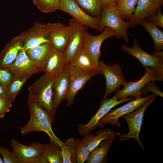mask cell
Returning a JSON list of instances; mask_svg holds the SVG:
<instances>
[{"instance_id":"ffe728a7","label":"cell","mask_w":163,"mask_h":163,"mask_svg":"<svg viewBox=\"0 0 163 163\" xmlns=\"http://www.w3.org/2000/svg\"><path fill=\"white\" fill-rule=\"evenodd\" d=\"M53 47L51 42L42 43L25 50L31 62L42 70Z\"/></svg>"},{"instance_id":"484cf974","label":"cell","mask_w":163,"mask_h":163,"mask_svg":"<svg viewBox=\"0 0 163 163\" xmlns=\"http://www.w3.org/2000/svg\"><path fill=\"white\" fill-rule=\"evenodd\" d=\"M80 140L72 137L66 140L61 148L63 163H75L77 145Z\"/></svg>"},{"instance_id":"ab89813d","label":"cell","mask_w":163,"mask_h":163,"mask_svg":"<svg viewBox=\"0 0 163 163\" xmlns=\"http://www.w3.org/2000/svg\"><path fill=\"white\" fill-rule=\"evenodd\" d=\"M103 3L104 6L107 5L116 3L117 0H100Z\"/></svg>"},{"instance_id":"44dd1931","label":"cell","mask_w":163,"mask_h":163,"mask_svg":"<svg viewBox=\"0 0 163 163\" xmlns=\"http://www.w3.org/2000/svg\"><path fill=\"white\" fill-rule=\"evenodd\" d=\"M22 47V41L18 36L11 39L0 54V68H8Z\"/></svg>"},{"instance_id":"9a60e30c","label":"cell","mask_w":163,"mask_h":163,"mask_svg":"<svg viewBox=\"0 0 163 163\" xmlns=\"http://www.w3.org/2000/svg\"><path fill=\"white\" fill-rule=\"evenodd\" d=\"M121 48L123 51L136 58L143 66L156 68L163 64V51L149 54L139 45L136 38L134 39L133 46L132 47L124 45L122 46Z\"/></svg>"},{"instance_id":"ac0fdd59","label":"cell","mask_w":163,"mask_h":163,"mask_svg":"<svg viewBox=\"0 0 163 163\" xmlns=\"http://www.w3.org/2000/svg\"><path fill=\"white\" fill-rule=\"evenodd\" d=\"M70 87V77L67 68L57 75L53 85V102L55 114L60 104L66 99Z\"/></svg>"},{"instance_id":"8d00e7d4","label":"cell","mask_w":163,"mask_h":163,"mask_svg":"<svg viewBox=\"0 0 163 163\" xmlns=\"http://www.w3.org/2000/svg\"><path fill=\"white\" fill-rule=\"evenodd\" d=\"M146 20L155 26L163 28V15L161 8L158 9L155 16L150 17Z\"/></svg>"},{"instance_id":"7c38bea8","label":"cell","mask_w":163,"mask_h":163,"mask_svg":"<svg viewBox=\"0 0 163 163\" xmlns=\"http://www.w3.org/2000/svg\"><path fill=\"white\" fill-rule=\"evenodd\" d=\"M18 37L22 41V48L24 50L44 43L50 42L46 24L36 22Z\"/></svg>"},{"instance_id":"8fae6325","label":"cell","mask_w":163,"mask_h":163,"mask_svg":"<svg viewBox=\"0 0 163 163\" xmlns=\"http://www.w3.org/2000/svg\"><path fill=\"white\" fill-rule=\"evenodd\" d=\"M59 9L69 14L80 23L101 31L99 18L87 14L74 0H61Z\"/></svg>"},{"instance_id":"3957f363","label":"cell","mask_w":163,"mask_h":163,"mask_svg":"<svg viewBox=\"0 0 163 163\" xmlns=\"http://www.w3.org/2000/svg\"><path fill=\"white\" fill-rule=\"evenodd\" d=\"M99 19L101 31L105 27H110L116 32L117 38H122L126 43L129 41L127 30L131 28L130 21H124L122 19L115 3L104 6Z\"/></svg>"},{"instance_id":"5b68a950","label":"cell","mask_w":163,"mask_h":163,"mask_svg":"<svg viewBox=\"0 0 163 163\" xmlns=\"http://www.w3.org/2000/svg\"><path fill=\"white\" fill-rule=\"evenodd\" d=\"M156 96V95L154 94H152L151 96L140 107L133 112L121 117L127 122L128 125L129 131L126 134H122L120 137V140L127 141L133 138L136 140L141 149H145L139 139V135L145 110L153 102Z\"/></svg>"},{"instance_id":"f1b7e54d","label":"cell","mask_w":163,"mask_h":163,"mask_svg":"<svg viewBox=\"0 0 163 163\" xmlns=\"http://www.w3.org/2000/svg\"><path fill=\"white\" fill-rule=\"evenodd\" d=\"M139 0H117L115 4L123 20L130 21L135 10Z\"/></svg>"},{"instance_id":"83f0119b","label":"cell","mask_w":163,"mask_h":163,"mask_svg":"<svg viewBox=\"0 0 163 163\" xmlns=\"http://www.w3.org/2000/svg\"><path fill=\"white\" fill-rule=\"evenodd\" d=\"M80 7L89 15L100 18L104 7L100 0H74Z\"/></svg>"},{"instance_id":"f546056e","label":"cell","mask_w":163,"mask_h":163,"mask_svg":"<svg viewBox=\"0 0 163 163\" xmlns=\"http://www.w3.org/2000/svg\"><path fill=\"white\" fill-rule=\"evenodd\" d=\"M32 74H28L14 79L6 88L8 99L12 103L24 83Z\"/></svg>"},{"instance_id":"b9f144b4","label":"cell","mask_w":163,"mask_h":163,"mask_svg":"<svg viewBox=\"0 0 163 163\" xmlns=\"http://www.w3.org/2000/svg\"><path fill=\"white\" fill-rule=\"evenodd\" d=\"M2 118L1 116L0 115V118Z\"/></svg>"},{"instance_id":"d6a6232c","label":"cell","mask_w":163,"mask_h":163,"mask_svg":"<svg viewBox=\"0 0 163 163\" xmlns=\"http://www.w3.org/2000/svg\"><path fill=\"white\" fill-rule=\"evenodd\" d=\"M91 153L88 146L80 140L76 149V158L77 163H83L88 158Z\"/></svg>"},{"instance_id":"30bf717a","label":"cell","mask_w":163,"mask_h":163,"mask_svg":"<svg viewBox=\"0 0 163 163\" xmlns=\"http://www.w3.org/2000/svg\"><path fill=\"white\" fill-rule=\"evenodd\" d=\"M134 97L130 96L122 100H118L113 96L110 99H103L100 107L95 114L86 124L82 123L78 125V132L80 135L83 136L90 132L97 127H100L99 121L111 109L120 103L134 100Z\"/></svg>"},{"instance_id":"9c48e42d","label":"cell","mask_w":163,"mask_h":163,"mask_svg":"<svg viewBox=\"0 0 163 163\" xmlns=\"http://www.w3.org/2000/svg\"><path fill=\"white\" fill-rule=\"evenodd\" d=\"M100 72L104 76L106 87L103 99L107 98L108 95L118 90L120 86L126 82L121 66L115 63L108 65L102 61L99 62Z\"/></svg>"},{"instance_id":"277c9868","label":"cell","mask_w":163,"mask_h":163,"mask_svg":"<svg viewBox=\"0 0 163 163\" xmlns=\"http://www.w3.org/2000/svg\"><path fill=\"white\" fill-rule=\"evenodd\" d=\"M10 145L20 163H48L44 143L31 142L30 145H27L12 139Z\"/></svg>"},{"instance_id":"4fadbf2b","label":"cell","mask_w":163,"mask_h":163,"mask_svg":"<svg viewBox=\"0 0 163 163\" xmlns=\"http://www.w3.org/2000/svg\"><path fill=\"white\" fill-rule=\"evenodd\" d=\"M116 35V32L108 27H105L101 33L97 36L92 35L88 32L84 35L83 47L92 56L96 65L99 69L98 63L101 56L100 50L101 44L107 39Z\"/></svg>"},{"instance_id":"8992f818","label":"cell","mask_w":163,"mask_h":163,"mask_svg":"<svg viewBox=\"0 0 163 163\" xmlns=\"http://www.w3.org/2000/svg\"><path fill=\"white\" fill-rule=\"evenodd\" d=\"M68 26L70 29L69 43L64 52L66 66L82 48L84 36L88 32V27L73 18L69 20Z\"/></svg>"},{"instance_id":"ba28073f","label":"cell","mask_w":163,"mask_h":163,"mask_svg":"<svg viewBox=\"0 0 163 163\" xmlns=\"http://www.w3.org/2000/svg\"><path fill=\"white\" fill-rule=\"evenodd\" d=\"M146 70L144 75L139 80L126 82L123 84L122 89L118 90L114 95L117 100H122L128 98L129 96L135 99L142 97L141 91L143 87L150 81L158 82L155 73V68L150 66H143Z\"/></svg>"},{"instance_id":"60d3db41","label":"cell","mask_w":163,"mask_h":163,"mask_svg":"<svg viewBox=\"0 0 163 163\" xmlns=\"http://www.w3.org/2000/svg\"><path fill=\"white\" fill-rule=\"evenodd\" d=\"M3 161L2 158L0 156V163H3Z\"/></svg>"},{"instance_id":"603a6c76","label":"cell","mask_w":163,"mask_h":163,"mask_svg":"<svg viewBox=\"0 0 163 163\" xmlns=\"http://www.w3.org/2000/svg\"><path fill=\"white\" fill-rule=\"evenodd\" d=\"M115 137L104 139L90 153L87 163H104L107 159V154Z\"/></svg>"},{"instance_id":"52a82bcc","label":"cell","mask_w":163,"mask_h":163,"mask_svg":"<svg viewBox=\"0 0 163 163\" xmlns=\"http://www.w3.org/2000/svg\"><path fill=\"white\" fill-rule=\"evenodd\" d=\"M70 77V87L66 100L67 106H70L73 104L78 92L82 89L86 82L93 76L102 75L97 70H85L70 64L66 67Z\"/></svg>"},{"instance_id":"e0dca14e","label":"cell","mask_w":163,"mask_h":163,"mask_svg":"<svg viewBox=\"0 0 163 163\" xmlns=\"http://www.w3.org/2000/svg\"><path fill=\"white\" fill-rule=\"evenodd\" d=\"M163 5V0H139L135 11L130 21L131 28L142 21L155 16Z\"/></svg>"},{"instance_id":"5bb4252c","label":"cell","mask_w":163,"mask_h":163,"mask_svg":"<svg viewBox=\"0 0 163 163\" xmlns=\"http://www.w3.org/2000/svg\"><path fill=\"white\" fill-rule=\"evenodd\" d=\"M152 96V94L145 97H142L132 100L122 106L115 109L110 110L99 121L100 127H103L105 124L108 123L120 127L118 118L123 115L133 112L140 107L146 101Z\"/></svg>"},{"instance_id":"74e56055","label":"cell","mask_w":163,"mask_h":163,"mask_svg":"<svg viewBox=\"0 0 163 163\" xmlns=\"http://www.w3.org/2000/svg\"><path fill=\"white\" fill-rule=\"evenodd\" d=\"M12 106V103L9 99L0 95V115L2 117L9 111Z\"/></svg>"},{"instance_id":"7a4b0ae2","label":"cell","mask_w":163,"mask_h":163,"mask_svg":"<svg viewBox=\"0 0 163 163\" xmlns=\"http://www.w3.org/2000/svg\"><path fill=\"white\" fill-rule=\"evenodd\" d=\"M57 75L45 74L28 88V101L38 104L53 116L55 115L53 102V85Z\"/></svg>"},{"instance_id":"7402d4cb","label":"cell","mask_w":163,"mask_h":163,"mask_svg":"<svg viewBox=\"0 0 163 163\" xmlns=\"http://www.w3.org/2000/svg\"><path fill=\"white\" fill-rule=\"evenodd\" d=\"M66 67L64 53L53 47L43 72L48 75H58L63 72Z\"/></svg>"},{"instance_id":"d4e9b609","label":"cell","mask_w":163,"mask_h":163,"mask_svg":"<svg viewBox=\"0 0 163 163\" xmlns=\"http://www.w3.org/2000/svg\"><path fill=\"white\" fill-rule=\"evenodd\" d=\"M96 136L91 133L84 136L81 141L88 146L90 152L93 150L103 140L115 137L117 133L113 130L108 129H102L96 133Z\"/></svg>"},{"instance_id":"e575fe53","label":"cell","mask_w":163,"mask_h":163,"mask_svg":"<svg viewBox=\"0 0 163 163\" xmlns=\"http://www.w3.org/2000/svg\"><path fill=\"white\" fill-rule=\"evenodd\" d=\"M14 77L9 69L0 68V83L5 88L14 79Z\"/></svg>"},{"instance_id":"f35d334b","label":"cell","mask_w":163,"mask_h":163,"mask_svg":"<svg viewBox=\"0 0 163 163\" xmlns=\"http://www.w3.org/2000/svg\"><path fill=\"white\" fill-rule=\"evenodd\" d=\"M0 95L8 99L6 91V88L3 87L0 83Z\"/></svg>"},{"instance_id":"cb8c5ba5","label":"cell","mask_w":163,"mask_h":163,"mask_svg":"<svg viewBox=\"0 0 163 163\" xmlns=\"http://www.w3.org/2000/svg\"><path fill=\"white\" fill-rule=\"evenodd\" d=\"M69 64L82 70H97L101 73L92 56L83 47Z\"/></svg>"},{"instance_id":"d590c367","label":"cell","mask_w":163,"mask_h":163,"mask_svg":"<svg viewBox=\"0 0 163 163\" xmlns=\"http://www.w3.org/2000/svg\"><path fill=\"white\" fill-rule=\"evenodd\" d=\"M155 82L150 81L148 82L142 88L141 91L142 96L147 95L149 92L154 93L156 95L163 97V93L155 85Z\"/></svg>"},{"instance_id":"2e32d148","label":"cell","mask_w":163,"mask_h":163,"mask_svg":"<svg viewBox=\"0 0 163 163\" xmlns=\"http://www.w3.org/2000/svg\"><path fill=\"white\" fill-rule=\"evenodd\" d=\"M46 24L53 47L64 53L69 43V27L59 22Z\"/></svg>"},{"instance_id":"836d02e7","label":"cell","mask_w":163,"mask_h":163,"mask_svg":"<svg viewBox=\"0 0 163 163\" xmlns=\"http://www.w3.org/2000/svg\"><path fill=\"white\" fill-rule=\"evenodd\" d=\"M0 153L3 156L4 163H20L14 152L0 145Z\"/></svg>"},{"instance_id":"4316f807","label":"cell","mask_w":163,"mask_h":163,"mask_svg":"<svg viewBox=\"0 0 163 163\" xmlns=\"http://www.w3.org/2000/svg\"><path fill=\"white\" fill-rule=\"evenodd\" d=\"M149 34L155 45L154 53L159 52L163 50V32L158 27L144 20L139 23Z\"/></svg>"},{"instance_id":"6da1fadb","label":"cell","mask_w":163,"mask_h":163,"mask_svg":"<svg viewBox=\"0 0 163 163\" xmlns=\"http://www.w3.org/2000/svg\"><path fill=\"white\" fill-rule=\"evenodd\" d=\"M28 106L30 119L24 126L20 128L21 133L25 135L32 132L43 131L49 136L50 141L61 148L63 142L55 135L52 128L53 116L37 103L28 101Z\"/></svg>"},{"instance_id":"d6986e66","label":"cell","mask_w":163,"mask_h":163,"mask_svg":"<svg viewBox=\"0 0 163 163\" xmlns=\"http://www.w3.org/2000/svg\"><path fill=\"white\" fill-rule=\"evenodd\" d=\"M14 75V79L28 74L37 73L42 70L33 64L22 47L19 50L15 59L8 69Z\"/></svg>"},{"instance_id":"1f68e13d","label":"cell","mask_w":163,"mask_h":163,"mask_svg":"<svg viewBox=\"0 0 163 163\" xmlns=\"http://www.w3.org/2000/svg\"><path fill=\"white\" fill-rule=\"evenodd\" d=\"M61 0H33L34 4L42 12L49 13L59 9Z\"/></svg>"},{"instance_id":"4dcf8cb0","label":"cell","mask_w":163,"mask_h":163,"mask_svg":"<svg viewBox=\"0 0 163 163\" xmlns=\"http://www.w3.org/2000/svg\"><path fill=\"white\" fill-rule=\"evenodd\" d=\"M51 141L46 145L45 154L48 163H63L61 149Z\"/></svg>"}]
</instances>
